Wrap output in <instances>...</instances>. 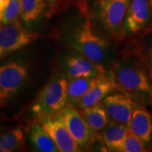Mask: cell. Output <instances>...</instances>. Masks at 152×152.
<instances>
[{
	"label": "cell",
	"instance_id": "cell-1",
	"mask_svg": "<svg viewBox=\"0 0 152 152\" xmlns=\"http://www.w3.org/2000/svg\"><path fill=\"white\" fill-rule=\"evenodd\" d=\"M67 42L74 51L100 65L104 66L110 58L111 48L108 42L94 31L88 12L84 20L77 23L69 31Z\"/></svg>",
	"mask_w": 152,
	"mask_h": 152
},
{
	"label": "cell",
	"instance_id": "cell-2",
	"mask_svg": "<svg viewBox=\"0 0 152 152\" xmlns=\"http://www.w3.org/2000/svg\"><path fill=\"white\" fill-rule=\"evenodd\" d=\"M69 78L63 75L53 77L38 94L31 111L38 120L54 116L67 106Z\"/></svg>",
	"mask_w": 152,
	"mask_h": 152
},
{
	"label": "cell",
	"instance_id": "cell-3",
	"mask_svg": "<svg viewBox=\"0 0 152 152\" xmlns=\"http://www.w3.org/2000/svg\"><path fill=\"white\" fill-rule=\"evenodd\" d=\"M118 88L129 95L152 97V85L145 69L134 61L120 60L112 69Z\"/></svg>",
	"mask_w": 152,
	"mask_h": 152
},
{
	"label": "cell",
	"instance_id": "cell-4",
	"mask_svg": "<svg viewBox=\"0 0 152 152\" xmlns=\"http://www.w3.org/2000/svg\"><path fill=\"white\" fill-rule=\"evenodd\" d=\"M130 0H96L93 15L104 30L113 37L123 35V24Z\"/></svg>",
	"mask_w": 152,
	"mask_h": 152
},
{
	"label": "cell",
	"instance_id": "cell-5",
	"mask_svg": "<svg viewBox=\"0 0 152 152\" xmlns=\"http://www.w3.org/2000/svg\"><path fill=\"white\" fill-rule=\"evenodd\" d=\"M41 37L22 25V20L2 24L0 27V61L27 47Z\"/></svg>",
	"mask_w": 152,
	"mask_h": 152
},
{
	"label": "cell",
	"instance_id": "cell-6",
	"mask_svg": "<svg viewBox=\"0 0 152 152\" xmlns=\"http://www.w3.org/2000/svg\"><path fill=\"white\" fill-rule=\"evenodd\" d=\"M27 77V67L20 61L10 60L0 64V107L24 86Z\"/></svg>",
	"mask_w": 152,
	"mask_h": 152
},
{
	"label": "cell",
	"instance_id": "cell-7",
	"mask_svg": "<svg viewBox=\"0 0 152 152\" xmlns=\"http://www.w3.org/2000/svg\"><path fill=\"white\" fill-rule=\"evenodd\" d=\"M56 116L65 124L80 149H86L91 145L94 132L90 129L81 113L76 107L66 106Z\"/></svg>",
	"mask_w": 152,
	"mask_h": 152
},
{
	"label": "cell",
	"instance_id": "cell-8",
	"mask_svg": "<svg viewBox=\"0 0 152 152\" xmlns=\"http://www.w3.org/2000/svg\"><path fill=\"white\" fill-rule=\"evenodd\" d=\"M152 19L150 0H130L123 24V35H135L146 29Z\"/></svg>",
	"mask_w": 152,
	"mask_h": 152
},
{
	"label": "cell",
	"instance_id": "cell-9",
	"mask_svg": "<svg viewBox=\"0 0 152 152\" xmlns=\"http://www.w3.org/2000/svg\"><path fill=\"white\" fill-rule=\"evenodd\" d=\"M61 64L69 79L96 78L106 71L103 65L94 63L76 51L67 53L62 58Z\"/></svg>",
	"mask_w": 152,
	"mask_h": 152
},
{
	"label": "cell",
	"instance_id": "cell-10",
	"mask_svg": "<svg viewBox=\"0 0 152 152\" xmlns=\"http://www.w3.org/2000/svg\"><path fill=\"white\" fill-rule=\"evenodd\" d=\"M54 141L58 151L78 152L81 149L71 135L65 124L56 116H49L37 120Z\"/></svg>",
	"mask_w": 152,
	"mask_h": 152
},
{
	"label": "cell",
	"instance_id": "cell-11",
	"mask_svg": "<svg viewBox=\"0 0 152 152\" xmlns=\"http://www.w3.org/2000/svg\"><path fill=\"white\" fill-rule=\"evenodd\" d=\"M102 102L108 114L110 121L127 125L136 106L130 95L125 92L111 93Z\"/></svg>",
	"mask_w": 152,
	"mask_h": 152
},
{
	"label": "cell",
	"instance_id": "cell-12",
	"mask_svg": "<svg viewBox=\"0 0 152 152\" xmlns=\"http://www.w3.org/2000/svg\"><path fill=\"white\" fill-rule=\"evenodd\" d=\"M117 88L118 86L112 71L106 70L98 77L97 81L80 99L77 107L84 109L102 102L104 98L116 91Z\"/></svg>",
	"mask_w": 152,
	"mask_h": 152
},
{
	"label": "cell",
	"instance_id": "cell-13",
	"mask_svg": "<svg viewBox=\"0 0 152 152\" xmlns=\"http://www.w3.org/2000/svg\"><path fill=\"white\" fill-rule=\"evenodd\" d=\"M129 130L147 145L152 139V116L144 107L136 105L128 124Z\"/></svg>",
	"mask_w": 152,
	"mask_h": 152
},
{
	"label": "cell",
	"instance_id": "cell-14",
	"mask_svg": "<svg viewBox=\"0 0 152 152\" xmlns=\"http://www.w3.org/2000/svg\"><path fill=\"white\" fill-rule=\"evenodd\" d=\"M129 132L128 125L110 121L101 131V141L108 151H121L125 137Z\"/></svg>",
	"mask_w": 152,
	"mask_h": 152
},
{
	"label": "cell",
	"instance_id": "cell-15",
	"mask_svg": "<svg viewBox=\"0 0 152 152\" xmlns=\"http://www.w3.org/2000/svg\"><path fill=\"white\" fill-rule=\"evenodd\" d=\"M81 114L90 129L96 133H100L107 127L110 118L102 102L81 109Z\"/></svg>",
	"mask_w": 152,
	"mask_h": 152
},
{
	"label": "cell",
	"instance_id": "cell-16",
	"mask_svg": "<svg viewBox=\"0 0 152 152\" xmlns=\"http://www.w3.org/2000/svg\"><path fill=\"white\" fill-rule=\"evenodd\" d=\"M98 77L69 79L67 106L77 107L80 99L91 88L93 85L97 81Z\"/></svg>",
	"mask_w": 152,
	"mask_h": 152
},
{
	"label": "cell",
	"instance_id": "cell-17",
	"mask_svg": "<svg viewBox=\"0 0 152 152\" xmlns=\"http://www.w3.org/2000/svg\"><path fill=\"white\" fill-rule=\"evenodd\" d=\"M29 138L31 145L38 151L58 152L54 141L37 121L31 127Z\"/></svg>",
	"mask_w": 152,
	"mask_h": 152
},
{
	"label": "cell",
	"instance_id": "cell-18",
	"mask_svg": "<svg viewBox=\"0 0 152 152\" xmlns=\"http://www.w3.org/2000/svg\"><path fill=\"white\" fill-rule=\"evenodd\" d=\"M21 4V20L30 26L38 20L47 12L45 0H20Z\"/></svg>",
	"mask_w": 152,
	"mask_h": 152
},
{
	"label": "cell",
	"instance_id": "cell-19",
	"mask_svg": "<svg viewBox=\"0 0 152 152\" xmlns=\"http://www.w3.org/2000/svg\"><path fill=\"white\" fill-rule=\"evenodd\" d=\"M24 134L19 129H12L0 135V152L20 151L24 146Z\"/></svg>",
	"mask_w": 152,
	"mask_h": 152
},
{
	"label": "cell",
	"instance_id": "cell-20",
	"mask_svg": "<svg viewBox=\"0 0 152 152\" xmlns=\"http://www.w3.org/2000/svg\"><path fill=\"white\" fill-rule=\"evenodd\" d=\"M145 142L134 134L129 130L120 152H144L146 151Z\"/></svg>",
	"mask_w": 152,
	"mask_h": 152
},
{
	"label": "cell",
	"instance_id": "cell-21",
	"mask_svg": "<svg viewBox=\"0 0 152 152\" xmlns=\"http://www.w3.org/2000/svg\"><path fill=\"white\" fill-rule=\"evenodd\" d=\"M17 20H21L20 0H9V4L4 10L1 23L8 24Z\"/></svg>",
	"mask_w": 152,
	"mask_h": 152
},
{
	"label": "cell",
	"instance_id": "cell-22",
	"mask_svg": "<svg viewBox=\"0 0 152 152\" xmlns=\"http://www.w3.org/2000/svg\"><path fill=\"white\" fill-rule=\"evenodd\" d=\"M46 4L48 7V13L50 15L53 14L57 8H58V0H45Z\"/></svg>",
	"mask_w": 152,
	"mask_h": 152
},
{
	"label": "cell",
	"instance_id": "cell-23",
	"mask_svg": "<svg viewBox=\"0 0 152 152\" xmlns=\"http://www.w3.org/2000/svg\"><path fill=\"white\" fill-rule=\"evenodd\" d=\"M8 4H9V0H0V21L2 20V18Z\"/></svg>",
	"mask_w": 152,
	"mask_h": 152
},
{
	"label": "cell",
	"instance_id": "cell-24",
	"mask_svg": "<svg viewBox=\"0 0 152 152\" xmlns=\"http://www.w3.org/2000/svg\"><path fill=\"white\" fill-rule=\"evenodd\" d=\"M147 60H148V65H149V68H150V70H152V46L148 51Z\"/></svg>",
	"mask_w": 152,
	"mask_h": 152
},
{
	"label": "cell",
	"instance_id": "cell-25",
	"mask_svg": "<svg viewBox=\"0 0 152 152\" xmlns=\"http://www.w3.org/2000/svg\"><path fill=\"white\" fill-rule=\"evenodd\" d=\"M149 77H150V80H151V85H152V70H150V75H149Z\"/></svg>",
	"mask_w": 152,
	"mask_h": 152
},
{
	"label": "cell",
	"instance_id": "cell-26",
	"mask_svg": "<svg viewBox=\"0 0 152 152\" xmlns=\"http://www.w3.org/2000/svg\"><path fill=\"white\" fill-rule=\"evenodd\" d=\"M150 4H151V13H152V0H150Z\"/></svg>",
	"mask_w": 152,
	"mask_h": 152
},
{
	"label": "cell",
	"instance_id": "cell-27",
	"mask_svg": "<svg viewBox=\"0 0 152 152\" xmlns=\"http://www.w3.org/2000/svg\"><path fill=\"white\" fill-rule=\"evenodd\" d=\"M1 26H2V23H1V21H0V27H1Z\"/></svg>",
	"mask_w": 152,
	"mask_h": 152
}]
</instances>
